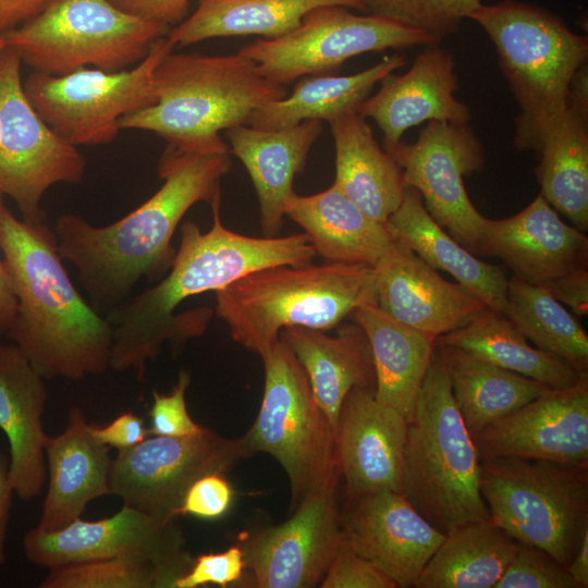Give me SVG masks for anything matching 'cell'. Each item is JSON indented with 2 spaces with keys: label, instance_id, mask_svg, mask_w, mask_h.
<instances>
[{
  "label": "cell",
  "instance_id": "cell-50",
  "mask_svg": "<svg viewBox=\"0 0 588 588\" xmlns=\"http://www.w3.org/2000/svg\"><path fill=\"white\" fill-rule=\"evenodd\" d=\"M14 489L10 478V456L0 450V565L7 561L5 541Z\"/></svg>",
  "mask_w": 588,
  "mask_h": 588
},
{
  "label": "cell",
  "instance_id": "cell-9",
  "mask_svg": "<svg viewBox=\"0 0 588 588\" xmlns=\"http://www.w3.org/2000/svg\"><path fill=\"white\" fill-rule=\"evenodd\" d=\"M265 385L258 415L241 438L248 456L272 455L291 486V513L340 476L335 429L315 400L307 376L280 339L261 356Z\"/></svg>",
  "mask_w": 588,
  "mask_h": 588
},
{
  "label": "cell",
  "instance_id": "cell-24",
  "mask_svg": "<svg viewBox=\"0 0 588 588\" xmlns=\"http://www.w3.org/2000/svg\"><path fill=\"white\" fill-rule=\"evenodd\" d=\"M44 380L16 344L0 342V429L9 441L14 493L24 501L38 497L47 480Z\"/></svg>",
  "mask_w": 588,
  "mask_h": 588
},
{
  "label": "cell",
  "instance_id": "cell-53",
  "mask_svg": "<svg viewBox=\"0 0 588 588\" xmlns=\"http://www.w3.org/2000/svg\"><path fill=\"white\" fill-rule=\"evenodd\" d=\"M5 41L2 37V35L0 34V52L5 48Z\"/></svg>",
  "mask_w": 588,
  "mask_h": 588
},
{
  "label": "cell",
  "instance_id": "cell-37",
  "mask_svg": "<svg viewBox=\"0 0 588 588\" xmlns=\"http://www.w3.org/2000/svg\"><path fill=\"white\" fill-rule=\"evenodd\" d=\"M404 64V57L394 53L355 74L307 76L298 81L290 95L257 109L247 124L278 130L308 120L328 122L347 110L357 109L382 77Z\"/></svg>",
  "mask_w": 588,
  "mask_h": 588
},
{
  "label": "cell",
  "instance_id": "cell-38",
  "mask_svg": "<svg viewBox=\"0 0 588 588\" xmlns=\"http://www.w3.org/2000/svg\"><path fill=\"white\" fill-rule=\"evenodd\" d=\"M503 315L537 348L565 360L579 373L587 372L588 335L546 289L512 275Z\"/></svg>",
  "mask_w": 588,
  "mask_h": 588
},
{
  "label": "cell",
  "instance_id": "cell-5",
  "mask_svg": "<svg viewBox=\"0 0 588 588\" xmlns=\"http://www.w3.org/2000/svg\"><path fill=\"white\" fill-rule=\"evenodd\" d=\"M215 293L232 339L260 357L286 328L326 332L359 306L377 304L373 267L333 262L264 268Z\"/></svg>",
  "mask_w": 588,
  "mask_h": 588
},
{
  "label": "cell",
  "instance_id": "cell-34",
  "mask_svg": "<svg viewBox=\"0 0 588 588\" xmlns=\"http://www.w3.org/2000/svg\"><path fill=\"white\" fill-rule=\"evenodd\" d=\"M470 434L536 399L546 384L455 346L434 345Z\"/></svg>",
  "mask_w": 588,
  "mask_h": 588
},
{
  "label": "cell",
  "instance_id": "cell-49",
  "mask_svg": "<svg viewBox=\"0 0 588 588\" xmlns=\"http://www.w3.org/2000/svg\"><path fill=\"white\" fill-rule=\"evenodd\" d=\"M54 0H0V34L12 30L40 14Z\"/></svg>",
  "mask_w": 588,
  "mask_h": 588
},
{
  "label": "cell",
  "instance_id": "cell-39",
  "mask_svg": "<svg viewBox=\"0 0 588 588\" xmlns=\"http://www.w3.org/2000/svg\"><path fill=\"white\" fill-rule=\"evenodd\" d=\"M176 577L135 555L95 560L49 569L40 588H173Z\"/></svg>",
  "mask_w": 588,
  "mask_h": 588
},
{
  "label": "cell",
  "instance_id": "cell-32",
  "mask_svg": "<svg viewBox=\"0 0 588 588\" xmlns=\"http://www.w3.org/2000/svg\"><path fill=\"white\" fill-rule=\"evenodd\" d=\"M535 169L540 194L574 226L588 229V101L568 106L537 150Z\"/></svg>",
  "mask_w": 588,
  "mask_h": 588
},
{
  "label": "cell",
  "instance_id": "cell-35",
  "mask_svg": "<svg viewBox=\"0 0 588 588\" xmlns=\"http://www.w3.org/2000/svg\"><path fill=\"white\" fill-rule=\"evenodd\" d=\"M516 548L491 519L466 522L445 534L415 588H494Z\"/></svg>",
  "mask_w": 588,
  "mask_h": 588
},
{
  "label": "cell",
  "instance_id": "cell-21",
  "mask_svg": "<svg viewBox=\"0 0 588 588\" xmlns=\"http://www.w3.org/2000/svg\"><path fill=\"white\" fill-rule=\"evenodd\" d=\"M501 259L513 275L542 286L587 268L588 237L564 222L539 194L525 209L505 219H488L477 253Z\"/></svg>",
  "mask_w": 588,
  "mask_h": 588
},
{
  "label": "cell",
  "instance_id": "cell-29",
  "mask_svg": "<svg viewBox=\"0 0 588 588\" xmlns=\"http://www.w3.org/2000/svg\"><path fill=\"white\" fill-rule=\"evenodd\" d=\"M387 226L397 241L434 269L450 273L489 309L503 314L507 282L503 269L486 262L458 243L430 216L417 191L405 187Z\"/></svg>",
  "mask_w": 588,
  "mask_h": 588
},
{
  "label": "cell",
  "instance_id": "cell-22",
  "mask_svg": "<svg viewBox=\"0 0 588 588\" xmlns=\"http://www.w3.org/2000/svg\"><path fill=\"white\" fill-rule=\"evenodd\" d=\"M373 269L377 306L392 319L434 340L486 308L467 289L442 278L397 241Z\"/></svg>",
  "mask_w": 588,
  "mask_h": 588
},
{
  "label": "cell",
  "instance_id": "cell-44",
  "mask_svg": "<svg viewBox=\"0 0 588 588\" xmlns=\"http://www.w3.org/2000/svg\"><path fill=\"white\" fill-rule=\"evenodd\" d=\"M321 588H396L395 581L342 539L319 585Z\"/></svg>",
  "mask_w": 588,
  "mask_h": 588
},
{
  "label": "cell",
  "instance_id": "cell-36",
  "mask_svg": "<svg viewBox=\"0 0 588 588\" xmlns=\"http://www.w3.org/2000/svg\"><path fill=\"white\" fill-rule=\"evenodd\" d=\"M434 345L463 348L553 389L571 387L584 375L565 360L531 346L503 314L488 307L477 313L464 326L438 336Z\"/></svg>",
  "mask_w": 588,
  "mask_h": 588
},
{
  "label": "cell",
  "instance_id": "cell-45",
  "mask_svg": "<svg viewBox=\"0 0 588 588\" xmlns=\"http://www.w3.org/2000/svg\"><path fill=\"white\" fill-rule=\"evenodd\" d=\"M234 491L222 473H210L195 480L187 489L179 516L217 519L230 510Z\"/></svg>",
  "mask_w": 588,
  "mask_h": 588
},
{
  "label": "cell",
  "instance_id": "cell-12",
  "mask_svg": "<svg viewBox=\"0 0 588 588\" xmlns=\"http://www.w3.org/2000/svg\"><path fill=\"white\" fill-rule=\"evenodd\" d=\"M21 64L16 50L5 46L0 52V194L16 203L22 220L41 223L46 191L58 183H81L86 160L29 102Z\"/></svg>",
  "mask_w": 588,
  "mask_h": 588
},
{
  "label": "cell",
  "instance_id": "cell-28",
  "mask_svg": "<svg viewBox=\"0 0 588 588\" xmlns=\"http://www.w3.org/2000/svg\"><path fill=\"white\" fill-rule=\"evenodd\" d=\"M280 339L303 367L316 402L334 429L343 402L353 389L375 392L371 348L357 323L344 324L334 336L320 330L291 327L281 331Z\"/></svg>",
  "mask_w": 588,
  "mask_h": 588
},
{
  "label": "cell",
  "instance_id": "cell-7",
  "mask_svg": "<svg viewBox=\"0 0 588 588\" xmlns=\"http://www.w3.org/2000/svg\"><path fill=\"white\" fill-rule=\"evenodd\" d=\"M480 460L436 347L407 425L402 493L437 529L490 519Z\"/></svg>",
  "mask_w": 588,
  "mask_h": 588
},
{
  "label": "cell",
  "instance_id": "cell-11",
  "mask_svg": "<svg viewBox=\"0 0 588 588\" xmlns=\"http://www.w3.org/2000/svg\"><path fill=\"white\" fill-rule=\"evenodd\" d=\"M173 49L164 36L130 69L106 72L83 68L59 76L34 71L23 88L38 114L70 144H110L124 115L155 103V70Z\"/></svg>",
  "mask_w": 588,
  "mask_h": 588
},
{
  "label": "cell",
  "instance_id": "cell-3",
  "mask_svg": "<svg viewBox=\"0 0 588 588\" xmlns=\"http://www.w3.org/2000/svg\"><path fill=\"white\" fill-rule=\"evenodd\" d=\"M0 250L15 318L7 336L45 379L78 380L110 368L114 326L73 284L53 229L0 205Z\"/></svg>",
  "mask_w": 588,
  "mask_h": 588
},
{
  "label": "cell",
  "instance_id": "cell-10",
  "mask_svg": "<svg viewBox=\"0 0 588 588\" xmlns=\"http://www.w3.org/2000/svg\"><path fill=\"white\" fill-rule=\"evenodd\" d=\"M170 28L110 0H54L2 37L34 71L59 76L88 66L106 72L132 68Z\"/></svg>",
  "mask_w": 588,
  "mask_h": 588
},
{
  "label": "cell",
  "instance_id": "cell-47",
  "mask_svg": "<svg viewBox=\"0 0 588 588\" xmlns=\"http://www.w3.org/2000/svg\"><path fill=\"white\" fill-rule=\"evenodd\" d=\"M133 15L173 27L187 17L191 0H110Z\"/></svg>",
  "mask_w": 588,
  "mask_h": 588
},
{
  "label": "cell",
  "instance_id": "cell-14",
  "mask_svg": "<svg viewBox=\"0 0 588 588\" xmlns=\"http://www.w3.org/2000/svg\"><path fill=\"white\" fill-rule=\"evenodd\" d=\"M247 456L241 438L226 439L208 428L185 437H147L111 461L110 492L123 504L171 523L195 480L224 474Z\"/></svg>",
  "mask_w": 588,
  "mask_h": 588
},
{
  "label": "cell",
  "instance_id": "cell-23",
  "mask_svg": "<svg viewBox=\"0 0 588 588\" xmlns=\"http://www.w3.org/2000/svg\"><path fill=\"white\" fill-rule=\"evenodd\" d=\"M378 91L363 100L358 113L371 118L383 135L390 152L404 132L422 122L468 123L469 108L457 100L458 88L453 56L438 45L427 46L402 74H387Z\"/></svg>",
  "mask_w": 588,
  "mask_h": 588
},
{
  "label": "cell",
  "instance_id": "cell-48",
  "mask_svg": "<svg viewBox=\"0 0 588 588\" xmlns=\"http://www.w3.org/2000/svg\"><path fill=\"white\" fill-rule=\"evenodd\" d=\"M541 287L546 289L563 305H567L575 314L586 315L588 311V271L580 268L554 279Z\"/></svg>",
  "mask_w": 588,
  "mask_h": 588
},
{
  "label": "cell",
  "instance_id": "cell-8",
  "mask_svg": "<svg viewBox=\"0 0 588 588\" xmlns=\"http://www.w3.org/2000/svg\"><path fill=\"white\" fill-rule=\"evenodd\" d=\"M479 488L493 524L567 566L588 532V467L491 458L480 462Z\"/></svg>",
  "mask_w": 588,
  "mask_h": 588
},
{
  "label": "cell",
  "instance_id": "cell-41",
  "mask_svg": "<svg viewBox=\"0 0 588 588\" xmlns=\"http://www.w3.org/2000/svg\"><path fill=\"white\" fill-rule=\"evenodd\" d=\"M494 588H578L565 566L546 551L517 542Z\"/></svg>",
  "mask_w": 588,
  "mask_h": 588
},
{
  "label": "cell",
  "instance_id": "cell-46",
  "mask_svg": "<svg viewBox=\"0 0 588 588\" xmlns=\"http://www.w3.org/2000/svg\"><path fill=\"white\" fill-rule=\"evenodd\" d=\"M88 429L98 442L118 451L131 449L149 436L144 419L132 412L117 416L105 426L89 425Z\"/></svg>",
  "mask_w": 588,
  "mask_h": 588
},
{
  "label": "cell",
  "instance_id": "cell-43",
  "mask_svg": "<svg viewBox=\"0 0 588 588\" xmlns=\"http://www.w3.org/2000/svg\"><path fill=\"white\" fill-rule=\"evenodd\" d=\"M246 569L240 544L222 552L203 553L194 558L191 568L179 577L173 588H197L207 585L228 587L242 581Z\"/></svg>",
  "mask_w": 588,
  "mask_h": 588
},
{
  "label": "cell",
  "instance_id": "cell-30",
  "mask_svg": "<svg viewBox=\"0 0 588 588\" xmlns=\"http://www.w3.org/2000/svg\"><path fill=\"white\" fill-rule=\"evenodd\" d=\"M328 123L335 149L333 184L369 217L387 223L404 194L401 169L356 109Z\"/></svg>",
  "mask_w": 588,
  "mask_h": 588
},
{
  "label": "cell",
  "instance_id": "cell-16",
  "mask_svg": "<svg viewBox=\"0 0 588 588\" xmlns=\"http://www.w3.org/2000/svg\"><path fill=\"white\" fill-rule=\"evenodd\" d=\"M23 549L29 562L48 569L135 555L160 565L176 579L194 561L173 522L161 523L125 504L102 519L78 517L50 532L32 528L23 538Z\"/></svg>",
  "mask_w": 588,
  "mask_h": 588
},
{
  "label": "cell",
  "instance_id": "cell-2",
  "mask_svg": "<svg viewBox=\"0 0 588 588\" xmlns=\"http://www.w3.org/2000/svg\"><path fill=\"white\" fill-rule=\"evenodd\" d=\"M213 223L203 232L193 221L181 225V242L170 271L157 284L130 296L112 310L114 326L110 368L136 370L154 359L166 341H180L204 332L209 311L174 315L186 298L217 292L244 275L278 265H306L316 252L305 233L253 237L225 228L220 200L211 206Z\"/></svg>",
  "mask_w": 588,
  "mask_h": 588
},
{
  "label": "cell",
  "instance_id": "cell-6",
  "mask_svg": "<svg viewBox=\"0 0 588 588\" xmlns=\"http://www.w3.org/2000/svg\"><path fill=\"white\" fill-rule=\"evenodd\" d=\"M469 19L493 42L518 103L515 146L537 150L567 109L571 83L587 62V37L572 32L558 15L515 0L481 3Z\"/></svg>",
  "mask_w": 588,
  "mask_h": 588
},
{
  "label": "cell",
  "instance_id": "cell-17",
  "mask_svg": "<svg viewBox=\"0 0 588 588\" xmlns=\"http://www.w3.org/2000/svg\"><path fill=\"white\" fill-rule=\"evenodd\" d=\"M341 477L296 507L282 524L247 537L242 547L252 587L319 586L341 541Z\"/></svg>",
  "mask_w": 588,
  "mask_h": 588
},
{
  "label": "cell",
  "instance_id": "cell-40",
  "mask_svg": "<svg viewBox=\"0 0 588 588\" xmlns=\"http://www.w3.org/2000/svg\"><path fill=\"white\" fill-rule=\"evenodd\" d=\"M359 10L421 32L438 45L454 33L481 0H356Z\"/></svg>",
  "mask_w": 588,
  "mask_h": 588
},
{
  "label": "cell",
  "instance_id": "cell-13",
  "mask_svg": "<svg viewBox=\"0 0 588 588\" xmlns=\"http://www.w3.org/2000/svg\"><path fill=\"white\" fill-rule=\"evenodd\" d=\"M420 45L437 44L428 35L387 19L327 5L309 11L292 32L256 40L237 52L254 61L264 77L286 85L305 75L336 70L365 52Z\"/></svg>",
  "mask_w": 588,
  "mask_h": 588
},
{
  "label": "cell",
  "instance_id": "cell-1",
  "mask_svg": "<svg viewBox=\"0 0 588 588\" xmlns=\"http://www.w3.org/2000/svg\"><path fill=\"white\" fill-rule=\"evenodd\" d=\"M231 168L230 150L187 151L167 145L158 164L163 183L136 209L103 226L73 213L57 219L59 253L76 268L97 311L111 313L142 279L151 281L170 268L175 255L171 238L181 219L197 203L211 206L220 200L221 179Z\"/></svg>",
  "mask_w": 588,
  "mask_h": 588
},
{
  "label": "cell",
  "instance_id": "cell-31",
  "mask_svg": "<svg viewBox=\"0 0 588 588\" xmlns=\"http://www.w3.org/2000/svg\"><path fill=\"white\" fill-rule=\"evenodd\" d=\"M351 317L371 348L375 397L408 422L434 352V339L392 319L377 304L362 305Z\"/></svg>",
  "mask_w": 588,
  "mask_h": 588
},
{
  "label": "cell",
  "instance_id": "cell-33",
  "mask_svg": "<svg viewBox=\"0 0 588 588\" xmlns=\"http://www.w3.org/2000/svg\"><path fill=\"white\" fill-rule=\"evenodd\" d=\"M327 5L359 10L356 0H198L195 12L171 27L166 37L174 47L216 37L275 38L297 28L309 11Z\"/></svg>",
  "mask_w": 588,
  "mask_h": 588
},
{
  "label": "cell",
  "instance_id": "cell-20",
  "mask_svg": "<svg viewBox=\"0 0 588 588\" xmlns=\"http://www.w3.org/2000/svg\"><path fill=\"white\" fill-rule=\"evenodd\" d=\"M407 420L377 401L373 390L355 388L335 425L338 468L345 498L390 490L402 492Z\"/></svg>",
  "mask_w": 588,
  "mask_h": 588
},
{
  "label": "cell",
  "instance_id": "cell-18",
  "mask_svg": "<svg viewBox=\"0 0 588 588\" xmlns=\"http://www.w3.org/2000/svg\"><path fill=\"white\" fill-rule=\"evenodd\" d=\"M471 437L480 462L522 457L588 467V375L548 388Z\"/></svg>",
  "mask_w": 588,
  "mask_h": 588
},
{
  "label": "cell",
  "instance_id": "cell-52",
  "mask_svg": "<svg viewBox=\"0 0 588 588\" xmlns=\"http://www.w3.org/2000/svg\"><path fill=\"white\" fill-rule=\"evenodd\" d=\"M566 569L578 588L588 587V532L584 536Z\"/></svg>",
  "mask_w": 588,
  "mask_h": 588
},
{
  "label": "cell",
  "instance_id": "cell-15",
  "mask_svg": "<svg viewBox=\"0 0 588 588\" xmlns=\"http://www.w3.org/2000/svg\"><path fill=\"white\" fill-rule=\"evenodd\" d=\"M389 154L404 186L417 191L430 216L476 254L487 218L471 203L464 177L482 170L486 154L468 123L430 121L414 143L400 142Z\"/></svg>",
  "mask_w": 588,
  "mask_h": 588
},
{
  "label": "cell",
  "instance_id": "cell-26",
  "mask_svg": "<svg viewBox=\"0 0 588 588\" xmlns=\"http://www.w3.org/2000/svg\"><path fill=\"white\" fill-rule=\"evenodd\" d=\"M224 132L231 152L244 164L255 187L264 234L274 236L282 225L284 203L294 193V177L322 132L321 121L278 130L240 124Z\"/></svg>",
  "mask_w": 588,
  "mask_h": 588
},
{
  "label": "cell",
  "instance_id": "cell-19",
  "mask_svg": "<svg viewBox=\"0 0 588 588\" xmlns=\"http://www.w3.org/2000/svg\"><path fill=\"white\" fill-rule=\"evenodd\" d=\"M341 528L352 550L402 588L415 587L445 537L402 492L390 490L345 498Z\"/></svg>",
  "mask_w": 588,
  "mask_h": 588
},
{
  "label": "cell",
  "instance_id": "cell-25",
  "mask_svg": "<svg viewBox=\"0 0 588 588\" xmlns=\"http://www.w3.org/2000/svg\"><path fill=\"white\" fill-rule=\"evenodd\" d=\"M84 412L72 407L68 425L58 436H47L45 457L48 489L37 528L56 531L81 517L89 502L111 494V458L107 445L88 429Z\"/></svg>",
  "mask_w": 588,
  "mask_h": 588
},
{
  "label": "cell",
  "instance_id": "cell-51",
  "mask_svg": "<svg viewBox=\"0 0 588 588\" xmlns=\"http://www.w3.org/2000/svg\"><path fill=\"white\" fill-rule=\"evenodd\" d=\"M3 196L0 194V205ZM17 302L11 290L2 257L0 256V336L7 334L15 315Z\"/></svg>",
  "mask_w": 588,
  "mask_h": 588
},
{
  "label": "cell",
  "instance_id": "cell-27",
  "mask_svg": "<svg viewBox=\"0 0 588 588\" xmlns=\"http://www.w3.org/2000/svg\"><path fill=\"white\" fill-rule=\"evenodd\" d=\"M283 212L326 262L375 267L394 243L387 223L369 217L334 184L313 195L291 194Z\"/></svg>",
  "mask_w": 588,
  "mask_h": 588
},
{
  "label": "cell",
  "instance_id": "cell-4",
  "mask_svg": "<svg viewBox=\"0 0 588 588\" xmlns=\"http://www.w3.org/2000/svg\"><path fill=\"white\" fill-rule=\"evenodd\" d=\"M156 101L124 115L120 128L152 132L187 151L230 150L220 133L247 124L266 103L287 95L241 53H174L154 73Z\"/></svg>",
  "mask_w": 588,
  "mask_h": 588
},
{
  "label": "cell",
  "instance_id": "cell-42",
  "mask_svg": "<svg viewBox=\"0 0 588 588\" xmlns=\"http://www.w3.org/2000/svg\"><path fill=\"white\" fill-rule=\"evenodd\" d=\"M191 382V375L181 371L177 382L169 394L154 391V402L149 411V436L185 437L201 432L206 427L191 417L185 393Z\"/></svg>",
  "mask_w": 588,
  "mask_h": 588
}]
</instances>
